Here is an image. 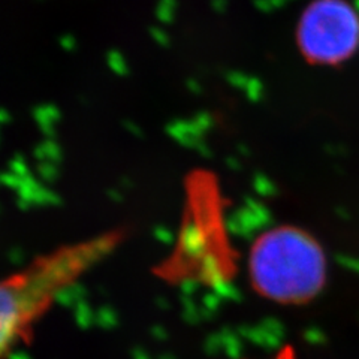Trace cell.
Listing matches in <instances>:
<instances>
[{
	"instance_id": "obj_1",
	"label": "cell",
	"mask_w": 359,
	"mask_h": 359,
	"mask_svg": "<svg viewBox=\"0 0 359 359\" xmlns=\"http://www.w3.org/2000/svg\"><path fill=\"white\" fill-rule=\"evenodd\" d=\"M121 231L60 247L0 280V359L32 335L63 292L121 243Z\"/></svg>"
},
{
	"instance_id": "obj_2",
	"label": "cell",
	"mask_w": 359,
	"mask_h": 359,
	"mask_svg": "<svg viewBox=\"0 0 359 359\" xmlns=\"http://www.w3.org/2000/svg\"><path fill=\"white\" fill-rule=\"evenodd\" d=\"M247 268L256 294L283 306L309 304L328 280L322 244L309 231L292 224L262 232L250 247Z\"/></svg>"
},
{
	"instance_id": "obj_3",
	"label": "cell",
	"mask_w": 359,
	"mask_h": 359,
	"mask_svg": "<svg viewBox=\"0 0 359 359\" xmlns=\"http://www.w3.org/2000/svg\"><path fill=\"white\" fill-rule=\"evenodd\" d=\"M358 42L359 20L341 0H320L301 20L299 45L313 62H340Z\"/></svg>"
},
{
	"instance_id": "obj_4",
	"label": "cell",
	"mask_w": 359,
	"mask_h": 359,
	"mask_svg": "<svg viewBox=\"0 0 359 359\" xmlns=\"http://www.w3.org/2000/svg\"><path fill=\"white\" fill-rule=\"evenodd\" d=\"M178 8V0H159L156 8V18L162 25H171L175 20V11Z\"/></svg>"
},
{
	"instance_id": "obj_5",
	"label": "cell",
	"mask_w": 359,
	"mask_h": 359,
	"mask_svg": "<svg viewBox=\"0 0 359 359\" xmlns=\"http://www.w3.org/2000/svg\"><path fill=\"white\" fill-rule=\"evenodd\" d=\"M107 63L109 66V69L117 75L125 76L129 74V65L125 59V55H123L118 50H109L107 53Z\"/></svg>"
},
{
	"instance_id": "obj_6",
	"label": "cell",
	"mask_w": 359,
	"mask_h": 359,
	"mask_svg": "<svg viewBox=\"0 0 359 359\" xmlns=\"http://www.w3.org/2000/svg\"><path fill=\"white\" fill-rule=\"evenodd\" d=\"M150 36L157 45H161V47H168V45L171 43L170 35H168V32L163 30L162 27H157V26L150 27Z\"/></svg>"
},
{
	"instance_id": "obj_7",
	"label": "cell",
	"mask_w": 359,
	"mask_h": 359,
	"mask_svg": "<svg viewBox=\"0 0 359 359\" xmlns=\"http://www.w3.org/2000/svg\"><path fill=\"white\" fill-rule=\"evenodd\" d=\"M59 43H60V47L67 53H72L78 48V41L74 35H71V33H66V35L60 36Z\"/></svg>"
},
{
	"instance_id": "obj_8",
	"label": "cell",
	"mask_w": 359,
	"mask_h": 359,
	"mask_svg": "<svg viewBox=\"0 0 359 359\" xmlns=\"http://www.w3.org/2000/svg\"><path fill=\"white\" fill-rule=\"evenodd\" d=\"M271 359H298V356H297V352L294 347H292L290 344H286Z\"/></svg>"
},
{
	"instance_id": "obj_9",
	"label": "cell",
	"mask_w": 359,
	"mask_h": 359,
	"mask_svg": "<svg viewBox=\"0 0 359 359\" xmlns=\"http://www.w3.org/2000/svg\"><path fill=\"white\" fill-rule=\"evenodd\" d=\"M211 6L216 13H223L224 8H226V0H211Z\"/></svg>"
},
{
	"instance_id": "obj_10",
	"label": "cell",
	"mask_w": 359,
	"mask_h": 359,
	"mask_svg": "<svg viewBox=\"0 0 359 359\" xmlns=\"http://www.w3.org/2000/svg\"><path fill=\"white\" fill-rule=\"evenodd\" d=\"M187 87L192 90V92H195V93L201 92V84L196 80H189L187 81Z\"/></svg>"
},
{
	"instance_id": "obj_11",
	"label": "cell",
	"mask_w": 359,
	"mask_h": 359,
	"mask_svg": "<svg viewBox=\"0 0 359 359\" xmlns=\"http://www.w3.org/2000/svg\"><path fill=\"white\" fill-rule=\"evenodd\" d=\"M36 2H42V0H36Z\"/></svg>"
}]
</instances>
